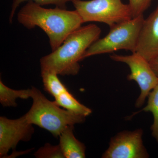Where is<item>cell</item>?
I'll list each match as a JSON object with an SVG mask.
<instances>
[{"mask_svg":"<svg viewBox=\"0 0 158 158\" xmlns=\"http://www.w3.org/2000/svg\"><path fill=\"white\" fill-rule=\"evenodd\" d=\"M17 19L19 22L28 29L36 27L42 29L49 37L52 52L84 23L76 10L69 11L58 7L45 9L31 1L20 10Z\"/></svg>","mask_w":158,"mask_h":158,"instance_id":"1","label":"cell"},{"mask_svg":"<svg viewBox=\"0 0 158 158\" xmlns=\"http://www.w3.org/2000/svg\"><path fill=\"white\" fill-rule=\"evenodd\" d=\"M101 29L94 24L81 27L69 34L63 43L40 59L41 71L62 76H75L80 69L79 62L85 52L99 38Z\"/></svg>","mask_w":158,"mask_h":158,"instance_id":"2","label":"cell"},{"mask_svg":"<svg viewBox=\"0 0 158 158\" xmlns=\"http://www.w3.org/2000/svg\"><path fill=\"white\" fill-rule=\"evenodd\" d=\"M31 98L33 104L24 115L27 120L48 131L56 138L69 126L82 123L85 120V116L61 109L35 87L31 88Z\"/></svg>","mask_w":158,"mask_h":158,"instance_id":"3","label":"cell"},{"mask_svg":"<svg viewBox=\"0 0 158 158\" xmlns=\"http://www.w3.org/2000/svg\"><path fill=\"white\" fill-rule=\"evenodd\" d=\"M144 20L142 14L110 27V31L106 36L98 40L90 46L84 54L83 59L120 50L135 52Z\"/></svg>","mask_w":158,"mask_h":158,"instance_id":"4","label":"cell"},{"mask_svg":"<svg viewBox=\"0 0 158 158\" xmlns=\"http://www.w3.org/2000/svg\"><path fill=\"white\" fill-rule=\"evenodd\" d=\"M72 3L84 23L97 22L111 27L133 18L129 5L121 0H74Z\"/></svg>","mask_w":158,"mask_h":158,"instance_id":"5","label":"cell"},{"mask_svg":"<svg viewBox=\"0 0 158 158\" xmlns=\"http://www.w3.org/2000/svg\"><path fill=\"white\" fill-rule=\"evenodd\" d=\"M110 59L116 62L125 63L131 69L127 76L129 81H135L138 84L141 93L136 100L135 107H141L151 90L158 83V77L153 71L149 61L137 52L128 56L113 54Z\"/></svg>","mask_w":158,"mask_h":158,"instance_id":"6","label":"cell"},{"mask_svg":"<svg viewBox=\"0 0 158 158\" xmlns=\"http://www.w3.org/2000/svg\"><path fill=\"white\" fill-rule=\"evenodd\" d=\"M143 131L137 129L118 133L111 138L103 158H147L149 157L143 141Z\"/></svg>","mask_w":158,"mask_h":158,"instance_id":"7","label":"cell"},{"mask_svg":"<svg viewBox=\"0 0 158 158\" xmlns=\"http://www.w3.org/2000/svg\"><path fill=\"white\" fill-rule=\"evenodd\" d=\"M34 133L33 124L23 115L17 119L0 117V157L6 158L20 141H28Z\"/></svg>","mask_w":158,"mask_h":158,"instance_id":"8","label":"cell"},{"mask_svg":"<svg viewBox=\"0 0 158 158\" xmlns=\"http://www.w3.org/2000/svg\"><path fill=\"white\" fill-rule=\"evenodd\" d=\"M136 52L149 61L158 55V4L141 28Z\"/></svg>","mask_w":158,"mask_h":158,"instance_id":"9","label":"cell"},{"mask_svg":"<svg viewBox=\"0 0 158 158\" xmlns=\"http://www.w3.org/2000/svg\"><path fill=\"white\" fill-rule=\"evenodd\" d=\"M74 125L67 127L59 136V145L65 158L86 157L85 144L77 139L73 134Z\"/></svg>","mask_w":158,"mask_h":158,"instance_id":"10","label":"cell"},{"mask_svg":"<svg viewBox=\"0 0 158 158\" xmlns=\"http://www.w3.org/2000/svg\"><path fill=\"white\" fill-rule=\"evenodd\" d=\"M56 104L60 107L81 116L87 117L92 113L90 108L82 104L69 91L63 92L54 98Z\"/></svg>","mask_w":158,"mask_h":158,"instance_id":"11","label":"cell"},{"mask_svg":"<svg viewBox=\"0 0 158 158\" xmlns=\"http://www.w3.org/2000/svg\"><path fill=\"white\" fill-rule=\"evenodd\" d=\"M31 89L15 90L7 87L0 81V102L4 107H16L17 98H31Z\"/></svg>","mask_w":158,"mask_h":158,"instance_id":"12","label":"cell"},{"mask_svg":"<svg viewBox=\"0 0 158 158\" xmlns=\"http://www.w3.org/2000/svg\"><path fill=\"white\" fill-rule=\"evenodd\" d=\"M44 88L46 92L54 98L68 89L59 80L58 74L48 71H41Z\"/></svg>","mask_w":158,"mask_h":158,"instance_id":"13","label":"cell"},{"mask_svg":"<svg viewBox=\"0 0 158 158\" xmlns=\"http://www.w3.org/2000/svg\"><path fill=\"white\" fill-rule=\"evenodd\" d=\"M148 98L147 105L141 111L152 113L153 122L151 127L152 135L158 143V83L150 92Z\"/></svg>","mask_w":158,"mask_h":158,"instance_id":"14","label":"cell"},{"mask_svg":"<svg viewBox=\"0 0 158 158\" xmlns=\"http://www.w3.org/2000/svg\"><path fill=\"white\" fill-rule=\"evenodd\" d=\"M30 1H33L34 2L41 6L53 5H55L56 7L61 9H66L67 3L69 2H72L74 0H14L11 6V14L9 17V22L12 23L15 11L19 6L23 2Z\"/></svg>","mask_w":158,"mask_h":158,"instance_id":"15","label":"cell"},{"mask_svg":"<svg viewBox=\"0 0 158 158\" xmlns=\"http://www.w3.org/2000/svg\"><path fill=\"white\" fill-rule=\"evenodd\" d=\"M37 158H65L60 145L46 143L34 154Z\"/></svg>","mask_w":158,"mask_h":158,"instance_id":"16","label":"cell"},{"mask_svg":"<svg viewBox=\"0 0 158 158\" xmlns=\"http://www.w3.org/2000/svg\"><path fill=\"white\" fill-rule=\"evenodd\" d=\"M133 18L143 14L150 6L152 0H128Z\"/></svg>","mask_w":158,"mask_h":158,"instance_id":"17","label":"cell"},{"mask_svg":"<svg viewBox=\"0 0 158 158\" xmlns=\"http://www.w3.org/2000/svg\"><path fill=\"white\" fill-rule=\"evenodd\" d=\"M152 68L158 77V55L149 61Z\"/></svg>","mask_w":158,"mask_h":158,"instance_id":"18","label":"cell"}]
</instances>
